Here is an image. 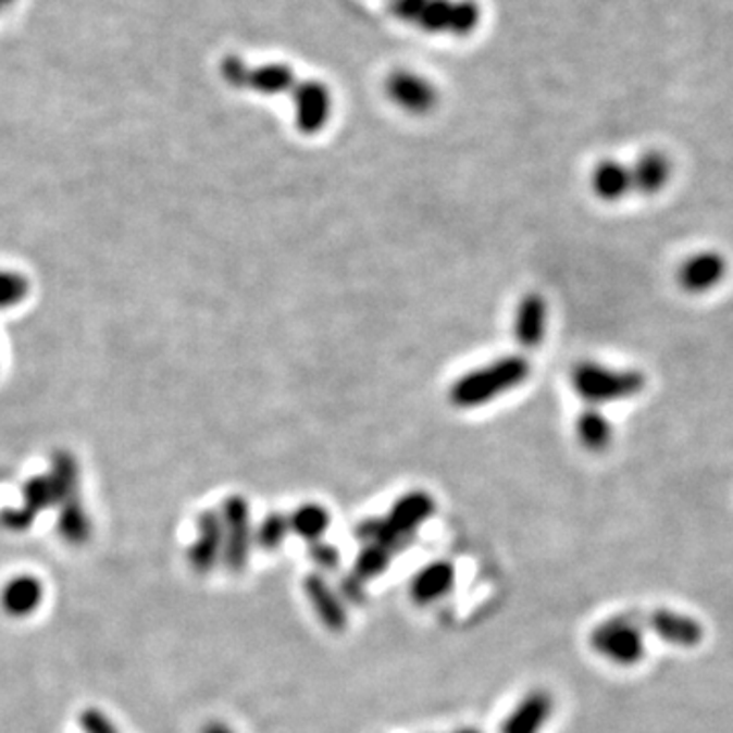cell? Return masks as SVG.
Listing matches in <instances>:
<instances>
[{"instance_id": "obj_24", "label": "cell", "mask_w": 733, "mask_h": 733, "mask_svg": "<svg viewBox=\"0 0 733 733\" xmlns=\"http://www.w3.org/2000/svg\"><path fill=\"white\" fill-rule=\"evenodd\" d=\"M29 291V284L18 273L0 272V310L13 308L23 302Z\"/></svg>"}, {"instance_id": "obj_6", "label": "cell", "mask_w": 733, "mask_h": 733, "mask_svg": "<svg viewBox=\"0 0 733 733\" xmlns=\"http://www.w3.org/2000/svg\"><path fill=\"white\" fill-rule=\"evenodd\" d=\"M291 102L296 109V127L303 135H316L326 127L331 111H333V96L328 86L319 80H302L291 90Z\"/></svg>"}, {"instance_id": "obj_12", "label": "cell", "mask_w": 733, "mask_h": 733, "mask_svg": "<svg viewBox=\"0 0 733 733\" xmlns=\"http://www.w3.org/2000/svg\"><path fill=\"white\" fill-rule=\"evenodd\" d=\"M303 593L314 609V613L319 616L320 622L324 623L328 630L340 632L347 628V606L338 597V593L326 583L322 574H308L303 579Z\"/></svg>"}, {"instance_id": "obj_4", "label": "cell", "mask_w": 733, "mask_h": 733, "mask_svg": "<svg viewBox=\"0 0 733 733\" xmlns=\"http://www.w3.org/2000/svg\"><path fill=\"white\" fill-rule=\"evenodd\" d=\"M591 646L607 660L632 667L646 656L644 630L634 616H618L601 622L591 634Z\"/></svg>"}, {"instance_id": "obj_26", "label": "cell", "mask_w": 733, "mask_h": 733, "mask_svg": "<svg viewBox=\"0 0 733 733\" xmlns=\"http://www.w3.org/2000/svg\"><path fill=\"white\" fill-rule=\"evenodd\" d=\"M202 733H235L228 725L224 723H208L207 728L202 730Z\"/></svg>"}, {"instance_id": "obj_21", "label": "cell", "mask_w": 733, "mask_h": 733, "mask_svg": "<svg viewBox=\"0 0 733 733\" xmlns=\"http://www.w3.org/2000/svg\"><path fill=\"white\" fill-rule=\"evenodd\" d=\"M289 518L286 513H277L273 511L270 515H265L261 520V524L253 530V543L261 546L263 550L272 552L277 550L282 544L286 543L287 534H289Z\"/></svg>"}, {"instance_id": "obj_1", "label": "cell", "mask_w": 733, "mask_h": 733, "mask_svg": "<svg viewBox=\"0 0 733 733\" xmlns=\"http://www.w3.org/2000/svg\"><path fill=\"white\" fill-rule=\"evenodd\" d=\"M527 377H530L527 359L520 355L501 357L489 365L479 366V369L464 373L462 377L452 383L448 398L452 406L462 408V410H471L487 401H494L504 394H510L511 389L522 385Z\"/></svg>"}, {"instance_id": "obj_27", "label": "cell", "mask_w": 733, "mask_h": 733, "mask_svg": "<svg viewBox=\"0 0 733 733\" xmlns=\"http://www.w3.org/2000/svg\"><path fill=\"white\" fill-rule=\"evenodd\" d=\"M16 0H0V18L15 4Z\"/></svg>"}, {"instance_id": "obj_19", "label": "cell", "mask_w": 733, "mask_h": 733, "mask_svg": "<svg viewBox=\"0 0 733 733\" xmlns=\"http://www.w3.org/2000/svg\"><path fill=\"white\" fill-rule=\"evenodd\" d=\"M576 436L589 452H604L611 445L613 428L604 412L589 408L576 420Z\"/></svg>"}, {"instance_id": "obj_20", "label": "cell", "mask_w": 733, "mask_h": 733, "mask_svg": "<svg viewBox=\"0 0 733 733\" xmlns=\"http://www.w3.org/2000/svg\"><path fill=\"white\" fill-rule=\"evenodd\" d=\"M289 530L308 543H319L331 527V513L320 504H302L289 515Z\"/></svg>"}, {"instance_id": "obj_11", "label": "cell", "mask_w": 733, "mask_h": 733, "mask_svg": "<svg viewBox=\"0 0 733 733\" xmlns=\"http://www.w3.org/2000/svg\"><path fill=\"white\" fill-rule=\"evenodd\" d=\"M224 530L221 513L204 511L198 518V536L190 546L191 567L198 573H208L219 560H223Z\"/></svg>"}, {"instance_id": "obj_17", "label": "cell", "mask_w": 733, "mask_h": 733, "mask_svg": "<svg viewBox=\"0 0 733 733\" xmlns=\"http://www.w3.org/2000/svg\"><path fill=\"white\" fill-rule=\"evenodd\" d=\"M591 186L604 202H618L625 198L628 191H632V174L630 167L622 165L620 161H601L591 176Z\"/></svg>"}, {"instance_id": "obj_9", "label": "cell", "mask_w": 733, "mask_h": 733, "mask_svg": "<svg viewBox=\"0 0 733 733\" xmlns=\"http://www.w3.org/2000/svg\"><path fill=\"white\" fill-rule=\"evenodd\" d=\"M555 711V699L548 691H532L504 719L499 733H541Z\"/></svg>"}, {"instance_id": "obj_5", "label": "cell", "mask_w": 733, "mask_h": 733, "mask_svg": "<svg viewBox=\"0 0 733 733\" xmlns=\"http://www.w3.org/2000/svg\"><path fill=\"white\" fill-rule=\"evenodd\" d=\"M224 530L223 562L233 571L240 573L247 562L253 546V526H251V510L245 497L233 495L224 499L221 513Z\"/></svg>"}, {"instance_id": "obj_18", "label": "cell", "mask_w": 733, "mask_h": 733, "mask_svg": "<svg viewBox=\"0 0 733 733\" xmlns=\"http://www.w3.org/2000/svg\"><path fill=\"white\" fill-rule=\"evenodd\" d=\"M296 74L286 64H265L247 67L243 88L256 90L259 95L273 96L291 92L296 88Z\"/></svg>"}, {"instance_id": "obj_13", "label": "cell", "mask_w": 733, "mask_h": 733, "mask_svg": "<svg viewBox=\"0 0 733 733\" xmlns=\"http://www.w3.org/2000/svg\"><path fill=\"white\" fill-rule=\"evenodd\" d=\"M432 513H434V499L431 495L426 492H410L399 497L389 513L383 518V522L399 536L412 541L415 530L426 524Z\"/></svg>"}, {"instance_id": "obj_16", "label": "cell", "mask_w": 733, "mask_h": 733, "mask_svg": "<svg viewBox=\"0 0 733 733\" xmlns=\"http://www.w3.org/2000/svg\"><path fill=\"white\" fill-rule=\"evenodd\" d=\"M630 174H632V190L653 196L669 184L672 165L664 153L648 151L636 161Z\"/></svg>"}, {"instance_id": "obj_14", "label": "cell", "mask_w": 733, "mask_h": 733, "mask_svg": "<svg viewBox=\"0 0 733 733\" xmlns=\"http://www.w3.org/2000/svg\"><path fill=\"white\" fill-rule=\"evenodd\" d=\"M548 306L541 294H527L522 298L513 319V336L520 347L538 349L546 336Z\"/></svg>"}, {"instance_id": "obj_2", "label": "cell", "mask_w": 733, "mask_h": 733, "mask_svg": "<svg viewBox=\"0 0 733 733\" xmlns=\"http://www.w3.org/2000/svg\"><path fill=\"white\" fill-rule=\"evenodd\" d=\"M389 9L401 21L434 35L467 37L481 21L473 0H389Z\"/></svg>"}, {"instance_id": "obj_10", "label": "cell", "mask_w": 733, "mask_h": 733, "mask_svg": "<svg viewBox=\"0 0 733 733\" xmlns=\"http://www.w3.org/2000/svg\"><path fill=\"white\" fill-rule=\"evenodd\" d=\"M728 273V261L716 251H703L688 257L679 270V284L688 294H705L718 287Z\"/></svg>"}, {"instance_id": "obj_22", "label": "cell", "mask_w": 733, "mask_h": 733, "mask_svg": "<svg viewBox=\"0 0 733 733\" xmlns=\"http://www.w3.org/2000/svg\"><path fill=\"white\" fill-rule=\"evenodd\" d=\"M394 557L392 550H387L385 546H380V544H365V548L361 550V555L357 557V562H355V571L352 573L357 576H361L363 581L365 579H373L377 574H382L389 560Z\"/></svg>"}, {"instance_id": "obj_7", "label": "cell", "mask_w": 733, "mask_h": 733, "mask_svg": "<svg viewBox=\"0 0 733 733\" xmlns=\"http://www.w3.org/2000/svg\"><path fill=\"white\" fill-rule=\"evenodd\" d=\"M385 95L410 114H428L438 104V92L432 82L408 70H398L387 76Z\"/></svg>"}, {"instance_id": "obj_15", "label": "cell", "mask_w": 733, "mask_h": 733, "mask_svg": "<svg viewBox=\"0 0 733 733\" xmlns=\"http://www.w3.org/2000/svg\"><path fill=\"white\" fill-rule=\"evenodd\" d=\"M455 585V567L447 560H436L420 569L412 581V599L420 606H431L443 599Z\"/></svg>"}, {"instance_id": "obj_3", "label": "cell", "mask_w": 733, "mask_h": 733, "mask_svg": "<svg viewBox=\"0 0 733 733\" xmlns=\"http://www.w3.org/2000/svg\"><path fill=\"white\" fill-rule=\"evenodd\" d=\"M571 380L574 392L591 406L636 398L646 387V377L642 371L611 369L593 361H583L574 366Z\"/></svg>"}, {"instance_id": "obj_23", "label": "cell", "mask_w": 733, "mask_h": 733, "mask_svg": "<svg viewBox=\"0 0 733 733\" xmlns=\"http://www.w3.org/2000/svg\"><path fill=\"white\" fill-rule=\"evenodd\" d=\"M39 585L35 581H16L15 585H11L4 599L7 606L11 607L16 613H25L33 609V606L39 601Z\"/></svg>"}, {"instance_id": "obj_25", "label": "cell", "mask_w": 733, "mask_h": 733, "mask_svg": "<svg viewBox=\"0 0 733 733\" xmlns=\"http://www.w3.org/2000/svg\"><path fill=\"white\" fill-rule=\"evenodd\" d=\"M310 557L319 564L320 569H335L336 562H338V550L333 544L319 541V543L310 544Z\"/></svg>"}, {"instance_id": "obj_8", "label": "cell", "mask_w": 733, "mask_h": 733, "mask_svg": "<svg viewBox=\"0 0 733 733\" xmlns=\"http://www.w3.org/2000/svg\"><path fill=\"white\" fill-rule=\"evenodd\" d=\"M639 628H648L662 642H669L672 646H697L701 644L703 625L695 622L691 616H683L670 609H654L650 613L634 616Z\"/></svg>"}, {"instance_id": "obj_28", "label": "cell", "mask_w": 733, "mask_h": 733, "mask_svg": "<svg viewBox=\"0 0 733 733\" xmlns=\"http://www.w3.org/2000/svg\"><path fill=\"white\" fill-rule=\"evenodd\" d=\"M452 733H481L479 730H473V728H461V730H457V732Z\"/></svg>"}]
</instances>
